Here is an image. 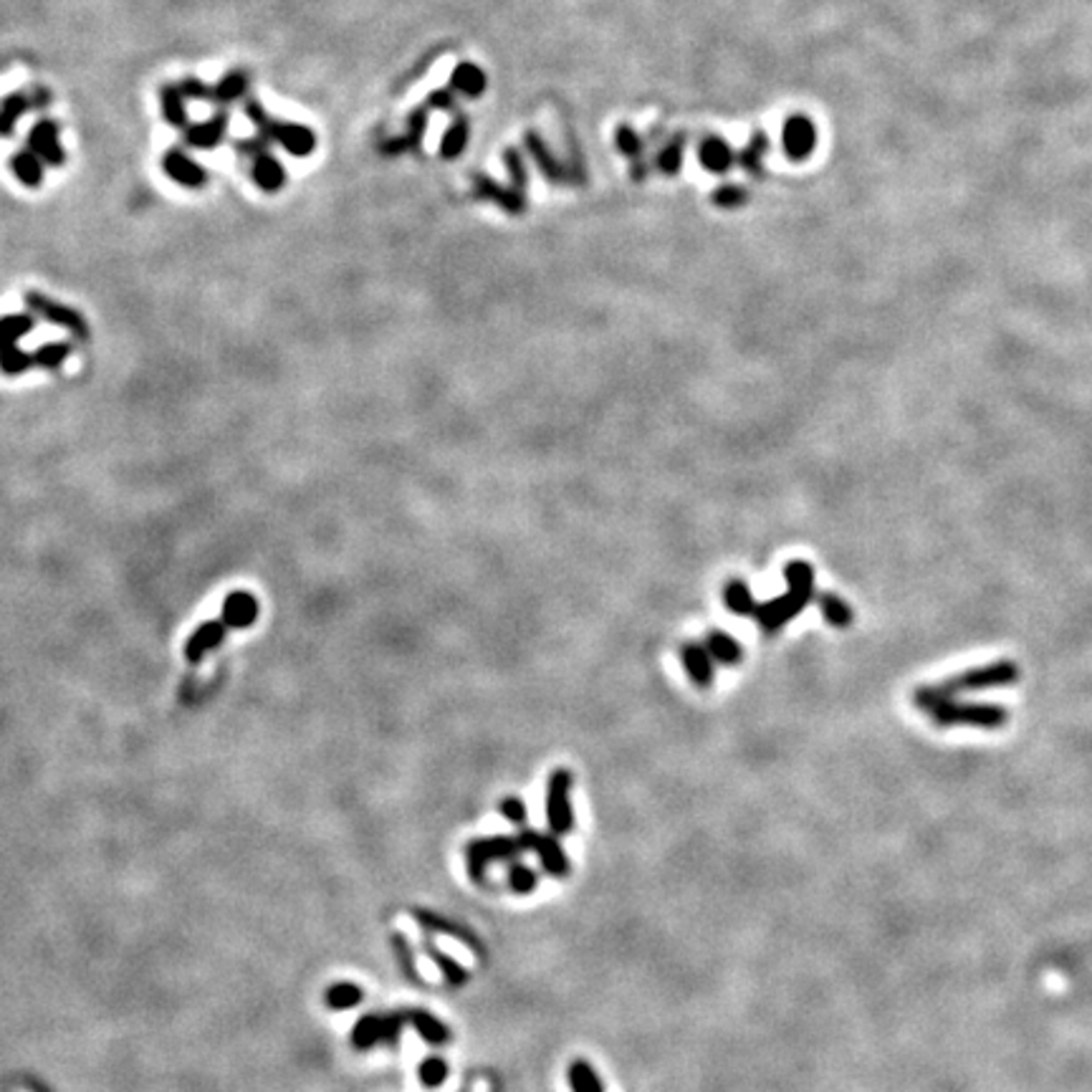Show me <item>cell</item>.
Masks as SVG:
<instances>
[{"label":"cell","mask_w":1092,"mask_h":1092,"mask_svg":"<svg viewBox=\"0 0 1092 1092\" xmlns=\"http://www.w3.org/2000/svg\"><path fill=\"white\" fill-rule=\"evenodd\" d=\"M433 958H436V964L440 966L443 976L448 978L453 986H460V984H465V981H468V974H465V969L458 964L456 958L445 956L443 951H438V949H433Z\"/></svg>","instance_id":"cell-38"},{"label":"cell","mask_w":1092,"mask_h":1092,"mask_svg":"<svg viewBox=\"0 0 1092 1092\" xmlns=\"http://www.w3.org/2000/svg\"><path fill=\"white\" fill-rule=\"evenodd\" d=\"M33 354H26L15 342H0V370L6 375H21L33 367Z\"/></svg>","instance_id":"cell-27"},{"label":"cell","mask_w":1092,"mask_h":1092,"mask_svg":"<svg viewBox=\"0 0 1092 1092\" xmlns=\"http://www.w3.org/2000/svg\"><path fill=\"white\" fill-rule=\"evenodd\" d=\"M160 109H162L164 121H167L170 127L182 129V132L190 127V119H187V109H185V96H182L178 84H164L162 89H160Z\"/></svg>","instance_id":"cell-20"},{"label":"cell","mask_w":1092,"mask_h":1092,"mask_svg":"<svg viewBox=\"0 0 1092 1092\" xmlns=\"http://www.w3.org/2000/svg\"><path fill=\"white\" fill-rule=\"evenodd\" d=\"M784 582L786 589L794 594H800L804 600H814V567L804 559H792L784 565Z\"/></svg>","instance_id":"cell-23"},{"label":"cell","mask_w":1092,"mask_h":1092,"mask_svg":"<svg viewBox=\"0 0 1092 1092\" xmlns=\"http://www.w3.org/2000/svg\"><path fill=\"white\" fill-rule=\"evenodd\" d=\"M400 1019L397 1017H364L354 1029V1044L357 1047H372L379 1039H393L397 1032Z\"/></svg>","instance_id":"cell-17"},{"label":"cell","mask_w":1092,"mask_h":1092,"mask_svg":"<svg viewBox=\"0 0 1092 1092\" xmlns=\"http://www.w3.org/2000/svg\"><path fill=\"white\" fill-rule=\"evenodd\" d=\"M913 703L926 718L941 728L974 726L986 731H999L1009 723V711L999 703H969V700L949 698L931 691V686H918L913 691Z\"/></svg>","instance_id":"cell-1"},{"label":"cell","mask_w":1092,"mask_h":1092,"mask_svg":"<svg viewBox=\"0 0 1092 1092\" xmlns=\"http://www.w3.org/2000/svg\"><path fill=\"white\" fill-rule=\"evenodd\" d=\"M453 86H456L460 94H465V96H479V94L483 92L485 79L479 66L460 64L456 72H453Z\"/></svg>","instance_id":"cell-29"},{"label":"cell","mask_w":1092,"mask_h":1092,"mask_svg":"<svg viewBox=\"0 0 1092 1092\" xmlns=\"http://www.w3.org/2000/svg\"><path fill=\"white\" fill-rule=\"evenodd\" d=\"M499 812L506 817L511 824H516V827H524V822H526V804H524L519 797H506V800L499 802Z\"/></svg>","instance_id":"cell-39"},{"label":"cell","mask_w":1092,"mask_h":1092,"mask_svg":"<svg viewBox=\"0 0 1092 1092\" xmlns=\"http://www.w3.org/2000/svg\"><path fill=\"white\" fill-rule=\"evenodd\" d=\"M359 999H362V992L354 984H336L327 994V1004L334 1009H350L359 1004Z\"/></svg>","instance_id":"cell-34"},{"label":"cell","mask_w":1092,"mask_h":1092,"mask_svg":"<svg viewBox=\"0 0 1092 1092\" xmlns=\"http://www.w3.org/2000/svg\"><path fill=\"white\" fill-rule=\"evenodd\" d=\"M29 150L36 152L43 164L61 167L66 162V152L58 142V124L54 119H41L29 132Z\"/></svg>","instance_id":"cell-11"},{"label":"cell","mask_w":1092,"mask_h":1092,"mask_svg":"<svg viewBox=\"0 0 1092 1092\" xmlns=\"http://www.w3.org/2000/svg\"><path fill=\"white\" fill-rule=\"evenodd\" d=\"M243 112L253 121V127L258 129V135L266 137L268 142H276L284 147L293 158H309L316 150V135L314 129L307 124H296V121H281L273 119L264 109V104L253 96H246L243 101Z\"/></svg>","instance_id":"cell-2"},{"label":"cell","mask_w":1092,"mask_h":1092,"mask_svg":"<svg viewBox=\"0 0 1092 1092\" xmlns=\"http://www.w3.org/2000/svg\"><path fill=\"white\" fill-rule=\"evenodd\" d=\"M508 886H511V890H514L516 895H528V892H534L536 890L534 870H528L526 865L514 863L511 865V870H508Z\"/></svg>","instance_id":"cell-36"},{"label":"cell","mask_w":1092,"mask_h":1092,"mask_svg":"<svg viewBox=\"0 0 1092 1092\" xmlns=\"http://www.w3.org/2000/svg\"><path fill=\"white\" fill-rule=\"evenodd\" d=\"M445 1078H448V1064H445L440 1057H430V1060H425V1062L420 1064V1082L422 1085L438 1087V1085H443Z\"/></svg>","instance_id":"cell-37"},{"label":"cell","mask_w":1092,"mask_h":1092,"mask_svg":"<svg viewBox=\"0 0 1092 1092\" xmlns=\"http://www.w3.org/2000/svg\"><path fill=\"white\" fill-rule=\"evenodd\" d=\"M519 852H524L519 837H481L473 843L465 845V867H468V878L476 886H483L485 870L488 865L496 860H514Z\"/></svg>","instance_id":"cell-5"},{"label":"cell","mask_w":1092,"mask_h":1092,"mask_svg":"<svg viewBox=\"0 0 1092 1092\" xmlns=\"http://www.w3.org/2000/svg\"><path fill=\"white\" fill-rule=\"evenodd\" d=\"M1019 665L1014 660H996V663L978 665V668H969V671L951 675V678L941 680V683H929L931 691L938 696H949V698H958L964 693H978V691H992V688H1004L1012 686L1019 680Z\"/></svg>","instance_id":"cell-3"},{"label":"cell","mask_w":1092,"mask_h":1092,"mask_svg":"<svg viewBox=\"0 0 1092 1092\" xmlns=\"http://www.w3.org/2000/svg\"><path fill=\"white\" fill-rule=\"evenodd\" d=\"M571 786L574 777L567 766H559L546 779V822L551 835H569L574 829V807H571Z\"/></svg>","instance_id":"cell-4"},{"label":"cell","mask_w":1092,"mask_h":1092,"mask_svg":"<svg viewBox=\"0 0 1092 1092\" xmlns=\"http://www.w3.org/2000/svg\"><path fill=\"white\" fill-rule=\"evenodd\" d=\"M69 354H72V344L51 342L33 354V362H36L38 367H46V370H56V367H61V364L66 362Z\"/></svg>","instance_id":"cell-31"},{"label":"cell","mask_w":1092,"mask_h":1092,"mask_svg":"<svg viewBox=\"0 0 1092 1092\" xmlns=\"http://www.w3.org/2000/svg\"><path fill=\"white\" fill-rule=\"evenodd\" d=\"M703 643H706L708 653L714 655L716 663L734 668V665H739L743 660L741 643H739L734 635L723 632V630H708L706 637H703Z\"/></svg>","instance_id":"cell-19"},{"label":"cell","mask_w":1092,"mask_h":1092,"mask_svg":"<svg viewBox=\"0 0 1092 1092\" xmlns=\"http://www.w3.org/2000/svg\"><path fill=\"white\" fill-rule=\"evenodd\" d=\"M26 304H29L41 319L54 324V327L69 329L74 336H81V339L89 336V327H86L84 316H81L79 311H74V309L64 307V304H56V301H51L49 296H43V293L38 291L26 293Z\"/></svg>","instance_id":"cell-8"},{"label":"cell","mask_w":1092,"mask_h":1092,"mask_svg":"<svg viewBox=\"0 0 1092 1092\" xmlns=\"http://www.w3.org/2000/svg\"><path fill=\"white\" fill-rule=\"evenodd\" d=\"M162 170L172 182H178L180 187H187V190H201L207 182V172L187 152L178 150V147L164 152Z\"/></svg>","instance_id":"cell-10"},{"label":"cell","mask_w":1092,"mask_h":1092,"mask_svg":"<svg viewBox=\"0 0 1092 1092\" xmlns=\"http://www.w3.org/2000/svg\"><path fill=\"white\" fill-rule=\"evenodd\" d=\"M36 101L31 99L29 94L15 92L11 96L0 101V137H11L15 129V121L21 119Z\"/></svg>","instance_id":"cell-24"},{"label":"cell","mask_w":1092,"mask_h":1092,"mask_svg":"<svg viewBox=\"0 0 1092 1092\" xmlns=\"http://www.w3.org/2000/svg\"><path fill=\"white\" fill-rule=\"evenodd\" d=\"M817 607H820L822 620L829 622L835 630H847L855 622V612L852 607L835 592H822L817 594Z\"/></svg>","instance_id":"cell-22"},{"label":"cell","mask_w":1092,"mask_h":1092,"mask_svg":"<svg viewBox=\"0 0 1092 1092\" xmlns=\"http://www.w3.org/2000/svg\"><path fill=\"white\" fill-rule=\"evenodd\" d=\"M268 139L266 137H250V139H236V152L238 155H246V158H258L261 152H268Z\"/></svg>","instance_id":"cell-41"},{"label":"cell","mask_w":1092,"mask_h":1092,"mask_svg":"<svg viewBox=\"0 0 1092 1092\" xmlns=\"http://www.w3.org/2000/svg\"><path fill=\"white\" fill-rule=\"evenodd\" d=\"M807 605L809 600H804L800 594H794L786 589L784 594H779L774 600L761 602V605L757 607V614H754V617H757L759 628H761L764 635H777L779 630L784 628L786 622H792L797 614H802V610Z\"/></svg>","instance_id":"cell-7"},{"label":"cell","mask_w":1092,"mask_h":1092,"mask_svg":"<svg viewBox=\"0 0 1092 1092\" xmlns=\"http://www.w3.org/2000/svg\"><path fill=\"white\" fill-rule=\"evenodd\" d=\"M569 1085L571 1092H602V1082L597 1078V1072L589 1062L577 1060L569 1067Z\"/></svg>","instance_id":"cell-28"},{"label":"cell","mask_w":1092,"mask_h":1092,"mask_svg":"<svg viewBox=\"0 0 1092 1092\" xmlns=\"http://www.w3.org/2000/svg\"><path fill=\"white\" fill-rule=\"evenodd\" d=\"M36 327V319L29 314H8L0 319V342H18Z\"/></svg>","instance_id":"cell-30"},{"label":"cell","mask_w":1092,"mask_h":1092,"mask_svg":"<svg viewBox=\"0 0 1092 1092\" xmlns=\"http://www.w3.org/2000/svg\"><path fill=\"white\" fill-rule=\"evenodd\" d=\"M678 657L680 665H683V671H686V675L696 683V686L698 688L714 686L716 660L714 655L708 653L706 643H698V640H686V643H680Z\"/></svg>","instance_id":"cell-9"},{"label":"cell","mask_w":1092,"mask_h":1092,"mask_svg":"<svg viewBox=\"0 0 1092 1092\" xmlns=\"http://www.w3.org/2000/svg\"><path fill=\"white\" fill-rule=\"evenodd\" d=\"M465 139H468V124H465L463 119H458L453 127L445 132L443 137V147H440V152H443L445 158H456V155H460L465 147Z\"/></svg>","instance_id":"cell-35"},{"label":"cell","mask_w":1092,"mask_h":1092,"mask_svg":"<svg viewBox=\"0 0 1092 1092\" xmlns=\"http://www.w3.org/2000/svg\"><path fill=\"white\" fill-rule=\"evenodd\" d=\"M700 160H703V164H706L708 170L721 172L731 164V150H728L721 139H711V142L703 147V152H700Z\"/></svg>","instance_id":"cell-32"},{"label":"cell","mask_w":1092,"mask_h":1092,"mask_svg":"<svg viewBox=\"0 0 1092 1092\" xmlns=\"http://www.w3.org/2000/svg\"><path fill=\"white\" fill-rule=\"evenodd\" d=\"M253 182H256L264 193H279L286 185V167L273 158L271 152H261L258 158H253V167H250Z\"/></svg>","instance_id":"cell-15"},{"label":"cell","mask_w":1092,"mask_h":1092,"mask_svg":"<svg viewBox=\"0 0 1092 1092\" xmlns=\"http://www.w3.org/2000/svg\"><path fill=\"white\" fill-rule=\"evenodd\" d=\"M721 600L723 607H726L731 614H736V617H751V614H757L759 602L754 600V592H751L749 585H746L743 579L739 577L728 579L721 589Z\"/></svg>","instance_id":"cell-16"},{"label":"cell","mask_w":1092,"mask_h":1092,"mask_svg":"<svg viewBox=\"0 0 1092 1092\" xmlns=\"http://www.w3.org/2000/svg\"><path fill=\"white\" fill-rule=\"evenodd\" d=\"M221 620L225 628H250L258 620V600L250 592H230L223 602Z\"/></svg>","instance_id":"cell-13"},{"label":"cell","mask_w":1092,"mask_h":1092,"mask_svg":"<svg viewBox=\"0 0 1092 1092\" xmlns=\"http://www.w3.org/2000/svg\"><path fill=\"white\" fill-rule=\"evenodd\" d=\"M11 170H13L15 180L23 187H31V190L41 187L43 178H46V164H43V160L38 158L36 152L31 150L15 152L13 158H11Z\"/></svg>","instance_id":"cell-18"},{"label":"cell","mask_w":1092,"mask_h":1092,"mask_svg":"<svg viewBox=\"0 0 1092 1092\" xmlns=\"http://www.w3.org/2000/svg\"><path fill=\"white\" fill-rule=\"evenodd\" d=\"M519 843H522L524 852L528 849V852H534L539 857V863H542V867L549 872L551 878H567L569 875V857H567V852L562 849V845L557 843L554 835H542L536 829H522Z\"/></svg>","instance_id":"cell-6"},{"label":"cell","mask_w":1092,"mask_h":1092,"mask_svg":"<svg viewBox=\"0 0 1092 1092\" xmlns=\"http://www.w3.org/2000/svg\"><path fill=\"white\" fill-rule=\"evenodd\" d=\"M225 625H223V620H213V622H203V625H198V628L193 630V635L187 637L185 643V657L190 660V663H198V660H203V657L210 653V650H215L218 645L225 640Z\"/></svg>","instance_id":"cell-14"},{"label":"cell","mask_w":1092,"mask_h":1092,"mask_svg":"<svg viewBox=\"0 0 1092 1092\" xmlns=\"http://www.w3.org/2000/svg\"><path fill=\"white\" fill-rule=\"evenodd\" d=\"M736 198L741 201V195L736 193V190H723V193L718 195V201H736Z\"/></svg>","instance_id":"cell-42"},{"label":"cell","mask_w":1092,"mask_h":1092,"mask_svg":"<svg viewBox=\"0 0 1092 1092\" xmlns=\"http://www.w3.org/2000/svg\"><path fill=\"white\" fill-rule=\"evenodd\" d=\"M230 127V115L228 112H215L210 119L201 121V124H190L185 129V142L193 150H215L223 142V137L228 135Z\"/></svg>","instance_id":"cell-12"},{"label":"cell","mask_w":1092,"mask_h":1092,"mask_svg":"<svg viewBox=\"0 0 1092 1092\" xmlns=\"http://www.w3.org/2000/svg\"><path fill=\"white\" fill-rule=\"evenodd\" d=\"M418 918H420L422 926H430V929H436L438 933H448L453 935V938H458L460 943H468L476 953H479V943H476V938H473L468 931L458 929V926H450V923L440 921V918H436V915H428V913H418Z\"/></svg>","instance_id":"cell-33"},{"label":"cell","mask_w":1092,"mask_h":1092,"mask_svg":"<svg viewBox=\"0 0 1092 1092\" xmlns=\"http://www.w3.org/2000/svg\"><path fill=\"white\" fill-rule=\"evenodd\" d=\"M180 92H182V96L185 99H198V101H213V86H205L201 79H195V76H187V79L180 81Z\"/></svg>","instance_id":"cell-40"},{"label":"cell","mask_w":1092,"mask_h":1092,"mask_svg":"<svg viewBox=\"0 0 1092 1092\" xmlns=\"http://www.w3.org/2000/svg\"><path fill=\"white\" fill-rule=\"evenodd\" d=\"M248 74L246 72H228L221 76V81L213 86V101L215 104H236V101L246 99L248 94Z\"/></svg>","instance_id":"cell-25"},{"label":"cell","mask_w":1092,"mask_h":1092,"mask_svg":"<svg viewBox=\"0 0 1092 1092\" xmlns=\"http://www.w3.org/2000/svg\"><path fill=\"white\" fill-rule=\"evenodd\" d=\"M784 147H786V152L792 155V158H797V160L807 158L809 152L814 150L812 121L802 119V117H797V119L789 121V124H786V129H784Z\"/></svg>","instance_id":"cell-21"},{"label":"cell","mask_w":1092,"mask_h":1092,"mask_svg":"<svg viewBox=\"0 0 1092 1092\" xmlns=\"http://www.w3.org/2000/svg\"><path fill=\"white\" fill-rule=\"evenodd\" d=\"M410 1021L415 1024V1029H418V1035L425 1039V1042L430 1044H443L450 1039V1032L448 1027H445L443 1021L436 1019L433 1014L428 1012H415L413 1017H410Z\"/></svg>","instance_id":"cell-26"}]
</instances>
